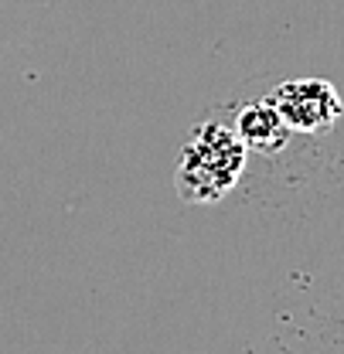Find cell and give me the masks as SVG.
Wrapping results in <instances>:
<instances>
[{
    "label": "cell",
    "mask_w": 344,
    "mask_h": 354,
    "mask_svg": "<svg viewBox=\"0 0 344 354\" xmlns=\"http://www.w3.org/2000/svg\"><path fill=\"white\" fill-rule=\"evenodd\" d=\"M249 150L235 127L205 120L188 133L177 171H174V187L177 198L188 205H215L221 201L246 174Z\"/></svg>",
    "instance_id": "6da1fadb"
},
{
    "label": "cell",
    "mask_w": 344,
    "mask_h": 354,
    "mask_svg": "<svg viewBox=\"0 0 344 354\" xmlns=\"http://www.w3.org/2000/svg\"><path fill=\"white\" fill-rule=\"evenodd\" d=\"M269 102L280 113V120L287 123V130L300 133V136H317V133L331 130L344 116L341 92L327 79H290V82H280L269 92Z\"/></svg>",
    "instance_id": "7a4b0ae2"
},
{
    "label": "cell",
    "mask_w": 344,
    "mask_h": 354,
    "mask_svg": "<svg viewBox=\"0 0 344 354\" xmlns=\"http://www.w3.org/2000/svg\"><path fill=\"white\" fill-rule=\"evenodd\" d=\"M235 133L242 136L246 150L262 153V157L283 153L287 143H290V136H293V133L287 130V123L280 120V113L273 109L269 99H259V102L242 106L239 116H235Z\"/></svg>",
    "instance_id": "3957f363"
}]
</instances>
